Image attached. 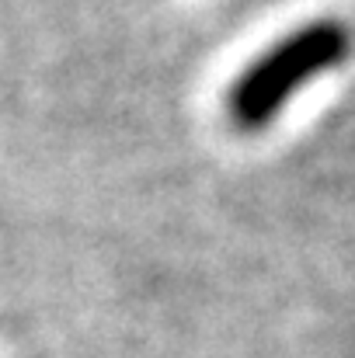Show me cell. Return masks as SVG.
<instances>
[{"label":"cell","instance_id":"6da1fadb","mask_svg":"<svg viewBox=\"0 0 355 358\" xmlns=\"http://www.w3.org/2000/svg\"><path fill=\"white\" fill-rule=\"evenodd\" d=\"M355 49L352 28L338 17H314L272 49L254 56L240 77L227 87L223 108L237 132H261L279 119V112L317 77L342 66Z\"/></svg>","mask_w":355,"mask_h":358}]
</instances>
